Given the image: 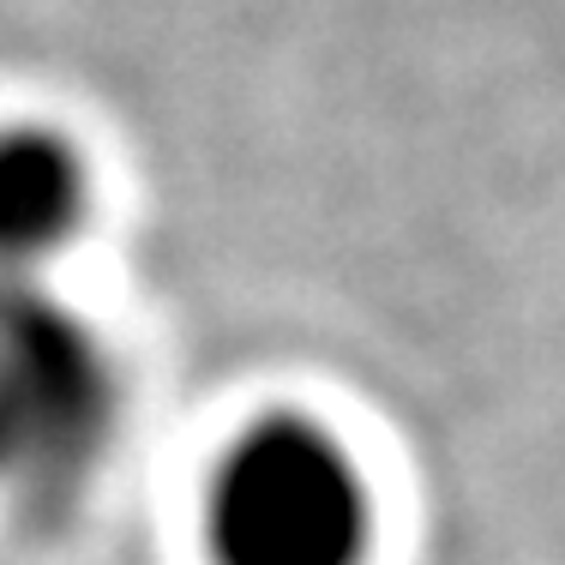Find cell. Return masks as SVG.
Segmentation results:
<instances>
[{"label":"cell","mask_w":565,"mask_h":565,"mask_svg":"<svg viewBox=\"0 0 565 565\" xmlns=\"http://www.w3.org/2000/svg\"><path fill=\"white\" fill-rule=\"evenodd\" d=\"M205 535L217 565H367V476L319 422L277 415L228 446Z\"/></svg>","instance_id":"1"},{"label":"cell","mask_w":565,"mask_h":565,"mask_svg":"<svg viewBox=\"0 0 565 565\" xmlns=\"http://www.w3.org/2000/svg\"><path fill=\"white\" fill-rule=\"evenodd\" d=\"M85 211V157L55 127H0V282L55 265L78 241Z\"/></svg>","instance_id":"2"}]
</instances>
